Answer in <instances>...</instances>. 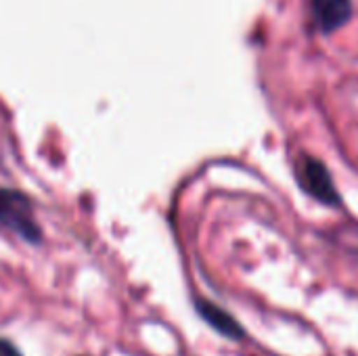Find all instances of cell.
<instances>
[{
  "instance_id": "obj_3",
  "label": "cell",
  "mask_w": 358,
  "mask_h": 356,
  "mask_svg": "<svg viewBox=\"0 0 358 356\" xmlns=\"http://www.w3.org/2000/svg\"><path fill=\"white\" fill-rule=\"evenodd\" d=\"M197 313L206 319V323L210 327H214L218 334H222L231 340H241L245 336L243 327L235 321V317H231L224 308H220L218 304H214L210 300H197Z\"/></svg>"
},
{
  "instance_id": "obj_4",
  "label": "cell",
  "mask_w": 358,
  "mask_h": 356,
  "mask_svg": "<svg viewBox=\"0 0 358 356\" xmlns=\"http://www.w3.org/2000/svg\"><path fill=\"white\" fill-rule=\"evenodd\" d=\"M315 17L325 31H336L352 17L350 0H313Z\"/></svg>"
},
{
  "instance_id": "obj_1",
  "label": "cell",
  "mask_w": 358,
  "mask_h": 356,
  "mask_svg": "<svg viewBox=\"0 0 358 356\" xmlns=\"http://www.w3.org/2000/svg\"><path fill=\"white\" fill-rule=\"evenodd\" d=\"M0 225L25 241H40L31 201L15 189L0 187Z\"/></svg>"
},
{
  "instance_id": "obj_5",
  "label": "cell",
  "mask_w": 358,
  "mask_h": 356,
  "mask_svg": "<svg viewBox=\"0 0 358 356\" xmlns=\"http://www.w3.org/2000/svg\"><path fill=\"white\" fill-rule=\"evenodd\" d=\"M0 356H21V355H19V350H17L10 342L0 340Z\"/></svg>"
},
{
  "instance_id": "obj_2",
  "label": "cell",
  "mask_w": 358,
  "mask_h": 356,
  "mask_svg": "<svg viewBox=\"0 0 358 356\" xmlns=\"http://www.w3.org/2000/svg\"><path fill=\"white\" fill-rule=\"evenodd\" d=\"M298 176H300V183H302L304 191L310 193L321 204L331 206V208H338L342 204V197H340V193H338V189L334 185V178H331L327 166L321 159H317L313 155H304L302 162H300Z\"/></svg>"
}]
</instances>
